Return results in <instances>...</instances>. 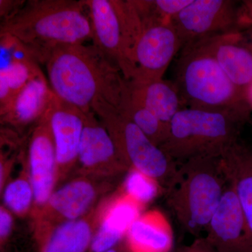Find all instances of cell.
<instances>
[{
	"mask_svg": "<svg viewBox=\"0 0 252 252\" xmlns=\"http://www.w3.org/2000/svg\"><path fill=\"white\" fill-rule=\"evenodd\" d=\"M44 65L55 95L81 112L93 111L96 101L119 105L125 79L94 44L60 46Z\"/></svg>",
	"mask_w": 252,
	"mask_h": 252,
	"instance_id": "cell-1",
	"label": "cell"
},
{
	"mask_svg": "<svg viewBox=\"0 0 252 252\" xmlns=\"http://www.w3.org/2000/svg\"><path fill=\"white\" fill-rule=\"evenodd\" d=\"M84 0H28L12 18L0 24V33L17 38L39 64H45L60 46L92 40Z\"/></svg>",
	"mask_w": 252,
	"mask_h": 252,
	"instance_id": "cell-2",
	"label": "cell"
},
{
	"mask_svg": "<svg viewBox=\"0 0 252 252\" xmlns=\"http://www.w3.org/2000/svg\"><path fill=\"white\" fill-rule=\"evenodd\" d=\"M185 107L225 113L244 122L251 108L208 49L204 39L182 48L174 81Z\"/></svg>",
	"mask_w": 252,
	"mask_h": 252,
	"instance_id": "cell-3",
	"label": "cell"
},
{
	"mask_svg": "<svg viewBox=\"0 0 252 252\" xmlns=\"http://www.w3.org/2000/svg\"><path fill=\"white\" fill-rule=\"evenodd\" d=\"M228 185L220 157H197L179 164L166 189L167 202L190 234L205 231Z\"/></svg>",
	"mask_w": 252,
	"mask_h": 252,
	"instance_id": "cell-4",
	"label": "cell"
},
{
	"mask_svg": "<svg viewBox=\"0 0 252 252\" xmlns=\"http://www.w3.org/2000/svg\"><path fill=\"white\" fill-rule=\"evenodd\" d=\"M244 124L225 113L185 107L172 119L160 148L178 164L193 158H220L238 142Z\"/></svg>",
	"mask_w": 252,
	"mask_h": 252,
	"instance_id": "cell-5",
	"label": "cell"
},
{
	"mask_svg": "<svg viewBox=\"0 0 252 252\" xmlns=\"http://www.w3.org/2000/svg\"><path fill=\"white\" fill-rule=\"evenodd\" d=\"M93 44L117 66L126 80L133 77L132 52L142 29L133 0H84Z\"/></svg>",
	"mask_w": 252,
	"mask_h": 252,
	"instance_id": "cell-6",
	"label": "cell"
},
{
	"mask_svg": "<svg viewBox=\"0 0 252 252\" xmlns=\"http://www.w3.org/2000/svg\"><path fill=\"white\" fill-rule=\"evenodd\" d=\"M92 110L108 130L129 167L149 176L166 189L177 173L179 164L109 102L96 101Z\"/></svg>",
	"mask_w": 252,
	"mask_h": 252,
	"instance_id": "cell-7",
	"label": "cell"
},
{
	"mask_svg": "<svg viewBox=\"0 0 252 252\" xmlns=\"http://www.w3.org/2000/svg\"><path fill=\"white\" fill-rule=\"evenodd\" d=\"M116 179L73 175L56 189L47 203L33 219L34 235L39 244L59 225L90 213L114 187Z\"/></svg>",
	"mask_w": 252,
	"mask_h": 252,
	"instance_id": "cell-8",
	"label": "cell"
},
{
	"mask_svg": "<svg viewBox=\"0 0 252 252\" xmlns=\"http://www.w3.org/2000/svg\"><path fill=\"white\" fill-rule=\"evenodd\" d=\"M182 48V40L171 22L142 24L132 52L134 73L130 81L147 83L162 79Z\"/></svg>",
	"mask_w": 252,
	"mask_h": 252,
	"instance_id": "cell-9",
	"label": "cell"
},
{
	"mask_svg": "<svg viewBox=\"0 0 252 252\" xmlns=\"http://www.w3.org/2000/svg\"><path fill=\"white\" fill-rule=\"evenodd\" d=\"M130 169L94 111L84 113L79 157L73 175L117 179Z\"/></svg>",
	"mask_w": 252,
	"mask_h": 252,
	"instance_id": "cell-10",
	"label": "cell"
},
{
	"mask_svg": "<svg viewBox=\"0 0 252 252\" xmlns=\"http://www.w3.org/2000/svg\"><path fill=\"white\" fill-rule=\"evenodd\" d=\"M25 151L34 190V204L31 214L33 220L57 187L56 149L48 111L26 135Z\"/></svg>",
	"mask_w": 252,
	"mask_h": 252,
	"instance_id": "cell-11",
	"label": "cell"
},
{
	"mask_svg": "<svg viewBox=\"0 0 252 252\" xmlns=\"http://www.w3.org/2000/svg\"><path fill=\"white\" fill-rule=\"evenodd\" d=\"M237 9L230 0H193L172 18L184 46L235 31Z\"/></svg>",
	"mask_w": 252,
	"mask_h": 252,
	"instance_id": "cell-12",
	"label": "cell"
},
{
	"mask_svg": "<svg viewBox=\"0 0 252 252\" xmlns=\"http://www.w3.org/2000/svg\"><path fill=\"white\" fill-rule=\"evenodd\" d=\"M56 158V186L75 170L84 124V113L54 96L49 108Z\"/></svg>",
	"mask_w": 252,
	"mask_h": 252,
	"instance_id": "cell-13",
	"label": "cell"
},
{
	"mask_svg": "<svg viewBox=\"0 0 252 252\" xmlns=\"http://www.w3.org/2000/svg\"><path fill=\"white\" fill-rule=\"evenodd\" d=\"M205 231V238L217 252H252L251 233L229 182Z\"/></svg>",
	"mask_w": 252,
	"mask_h": 252,
	"instance_id": "cell-14",
	"label": "cell"
},
{
	"mask_svg": "<svg viewBox=\"0 0 252 252\" xmlns=\"http://www.w3.org/2000/svg\"><path fill=\"white\" fill-rule=\"evenodd\" d=\"M54 94L44 73L32 79L7 107L0 112L1 126L26 135L47 112Z\"/></svg>",
	"mask_w": 252,
	"mask_h": 252,
	"instance_id": "cell-15",
	"label": "cell"
},
{
	"mask_svg": "<svg viewBox=\"0 0 252 252\" xmlns=\"http://www.w3.org/2000/svg\"><path fill=\"white\" fill-rule=\"evenodd\" d=\"M143 209L122 190L102 202L100 221L89 252H105L119 245L130 225L142 215Z\"/></svg>",
	"mask_w": 252,
	"mask_h": 252,
	"instance_id": "cell-16",
	"label": "cell"
},
{
	"mask_svg": "<svg viewBox=\"0 0 252 252\" xmlns=\"http://www.w3.org/2000/svg\"><path fill=\"white\" fill-rule=\"evenodd\" d=\"M203 39L228 78L247 95L252 84V52L242 42L243 34L233 31Z\"/></svg>",
	"mask_w": 252,
	"mask_h": 252,
	"instance_id": "cell-17",
	"label": "cell"
},
{
	"mask_svg": "<svg viewBox=\"0 0 252 252\" xmlns=\"http://www.w3.org/2000/svg\"><path fill=\"white\" fill-rule=\"evenodd\" d=\"M127 252H172L174 235L170 222L158 210L144 212L125 237Z\"/></svg>",
	"mask_w": 252,
	"mask_h": 252,
	"instance_id": "cell-18",
	"label": "cell"
},
{
	"mask_svg": "<svg viewBox=\"0 0 252 252\" xmlns=\"http://www.w3.org/2000/svg\"><path fill=\"white\" fill-rule=\"evenodd\" d=\"M101 212L99 203L85 217L59 225L38 244L39 252H89Z\"/></svg>",
	"mask_w": 252,
	"mask_h": 252,
	"instance_id": "cell-19",
	"label": "cell"
},
{
	"mask_svg": "<svg viewBox=\"0 0 252 252\" xmlns=\"http://www.w3.org/2000/svg\"><path fill=\"white\" fill-rule=\"evenodd\" d=\"M126 85L134 100L167 125L170 126L176 114L185 107L174 81L163 79L147 83L126 80Z\"/></svg>",
	"mask_w": 252,
	"mask_h": 252,
	"instance_id": "cell-20",
	"label": "cell"
},
{
	"mask_svg": "<svg viewBox=\"0 0 252 252\" xmlns=\"http://www.w3.org/2000/svg\"><path fill=\"white\" fill-rule=\"evenodd\" d=\"M220 161L234 187L252 236V149L238 140L222 154Z\"/></svg>",
	"mask_w": 252,
	"mask_h": 252,
	"instance_id": "cell-21",
	"label": "cell"
},
{
	"mask_svg": "<svg viewBox=\"0 0 252 252\" xmlns=\"http://www.w3.org/2000/svg\"><path fill=\"white\" fill-rule=\"evenodd\" d=\"M117 108L132 121L158 147H160L166 141L170 126L159 120L150 111L130 97L126 88V80Z\"/></svg>",
	"mask_w": 252,
	"mask_h": 252,
	"instance_id": "cell-22",
	"label": "cell"
},
{
	"mask_svg": "<svg viewBox=\"0 0 252 252\" xmlns=\"http://www.w3.org/2000/svg\"><path fill=\"white\" fill-rule=\"evenodd\" d=\"M22 168L19 175L5 186L1 195L4 205L20 217L31 215L34 204V190L30 176L25 146L21 153Z\"/></svg>",
	"mask_w": 252,
	"mask_h": 252,
	"instance_id": "cell-23",
	"label": "cell"
},
{
	"mask_svg": "<svg viewBox=\"0 0 252 252\" xmlns=\"http://www.w3.org/2000/svg\"><path fill=\"white\" fill-rule=\"evenodd\" d=\"M41 74L36 61L16 63L6 72H0V112L9 106L32 79Z\"/></svg>",
	"mask_w": 252,
	"mask_h": 252,
	"instance_id": "cell-24",
	"label": "cell"
},
{
	"mask_svg": "<svg viewBox=\"0 0 252 252\" xmlns=\"http://www.w3.org/2000/svg\"><path fill=\"white\" fill-rule=\"evenodd\" d=\"M161 187L157 180L131 168L123 185L122 191L144 207L160 193Z\"/></svg>",
	"mask_w": 252,
	"mask_h": 252,
	"instance_id": "cell-25",
	"label": "cell"
},
{
	"mask_svg": "<svg viewBox=\"0 0 252 252\" xmlns=\"http://www.w3.org/2000/svg\"><path fill=\"white\" fill-rule=\"evenodd\" d=\"M35 61L17 38L9 33H0V72H6L18 63Z\"/></svg>",
	"mask_w": 252,
	"mask_h": 252,
	"instance_id": "cell-26",
	"label": "cell"
},
{
	"mask_svg": "<svg viewBox=\"0 0 252 252\" xmlns=\"http://www.w3.org/2000/svg\"><path fill=\"white\" fill-rule=\"evenodd\" d=\"M13 217L11 212L4 205L0 207V248L1 251L9 243L13 228Z\"/></svg>",
	"mask_w": 252,
	"mask_h": 252,
	"instance_id": "cell-27",
	"label": "cell"
},
{
	"mask_svg": "<svg viewBox=\"0 0 252 252\" xmlns=\"http://www.w3.org/2000/svg\"><path fill=\"white\" fill-rule=\"evenodd\" d=\"M236 27H252V0H245L237 9Z\"/></svg>",
	"mask_w": 252,
	"mask_h": 252,
	"instance_id": "cell-28",
	"label": "cell"
},
{
	"mask_svg": "<svg viewBox=\"0 0 252 252\" xmlns=\"http://www.w3.org/2000/svg\"><path fill=\"white\" fill-rule=\"evenodd\" d=\"M26 2V0H0L1 22L12 18Z\"/></svg>",
	"mask_w": 252,
	"mask_h": 252,
	"instance_id": "cell-29",
	"label": "cell"
},
{
	"mask_svg": "<svg viewBox=\"0 0 252 252\" xmlns=\"http://www.w3.org/2000/svg\"><path fill=\"white\" fill-rule=\"evenodd\" d=\"M185 248L187 252H217L205 238L197 239Z\"/></svg>",
	"mask_w": 252,
	"mask_h": 252,
	"instance_id": "cell-30",
	"label": "cell"
},
{
	"mask_svg": "<svg viewBox=\"0 0 252 252\" xmlns=\"http://www.w3.org/2000/svg\"><path fill=\"white\" fill-rule=\"evenodd\" d=\"M250 31V32H249L248 33V35L245 36L243 34L242 42H243L244 45L246 46V47L252 52V30Z\"/></svg>",
	"mask_w": 252,
	"mask_h": 252,
	"instance_id": "cell-31",
	"label": "cell"
},
{
	"mask_svg": "<svg viewBox=\"0 0 252 252\" xmlns=\"http://www.w3.org/2000/svg\"><path fill=\"white\" fill-rule=\"evenodd\" d=\"M126 252L125 245H122V244H119V245H117V246L114 247L110 250H107V252Z\"/></svg>",
	"mask_w": 252,
	"mask_h": 252,
	"instance_id": "cell-32",
	"label": "cell"
},
{
	"mask_svg": "<svg viewBox=\"0 0 252 252\" xmlns=\"http://www.w3.org/2000/svg\"><path fill=\"white\" fill-rule=\"evenodd\" d=\"M247 101H248L250 108L252 109V84L249 87L248 91H247Z\"/></svg>",
	"mask_w": 252,
	"mask_h": 252,
	"instance_id": "cell-33",
	"label": "cell"
},
{
	"mask_svg": "<svg viewBox=\"0 0 252 252\" xmlns=\"http://www.w3.org/2000/svg\"><path fill=\"white\" fill-rule=\"evenodd\" d=\"M172 252H187V250H186L185 247H183V248H180L177 249V250H173Z\"/></svg>",
	"mask_w": 252,
	"mask_h": 252,
	"instance_id": "cell-34",
	"label": "cell"
}]
</instances>
